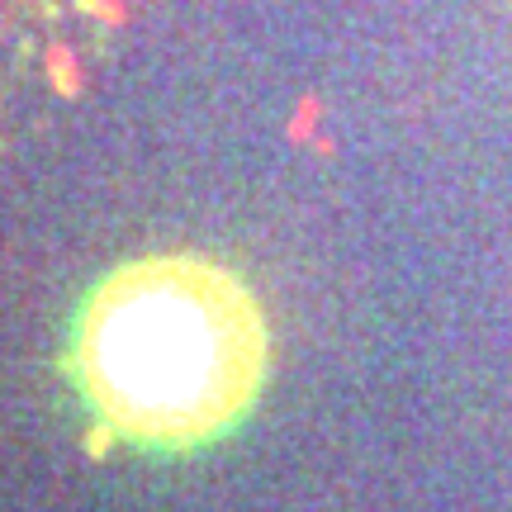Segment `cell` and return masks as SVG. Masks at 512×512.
<instances>
[{"mask_svg":"<svg viewBox=\"0 0 512 512\" xmlns=\"http://www.w3.org/2000/svg\"><path fill=\"white\" fill-rule=\"evenodd\" d=\"M266 380L252 290L204 256H138L76 318V384L119 437L195 446L247 413Z\"/></svg>","mask_w":512,"mask_h":512,"instance_id":"obj_1","label":"cell"}]
</instances>
